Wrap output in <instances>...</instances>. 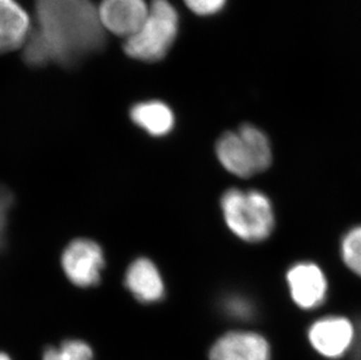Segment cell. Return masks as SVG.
I'll return each instance as SVG.
<instances>
[{
  "mask_svg": "<svg viewBox=\"0 0 361 360\" xmlns=\"http://www.w3.org/2000/svg\"><path fill=\"white\" fill-rule=\"evenodd\" d=\"M286 280L291 297L302 309H314L326 299V279L322 269L314 263H297L290 268Z\"/></svg>",
  "mask_w": 361,
  "mask_h": 360,
  "instance_id": "8",
  "label": "cell"
},
{
  "mask_svg": "<svg viewBox=\"0 0 361 360\" xmlns=\"http://www.w3.org/2000/svg\"><path fill=\"white\" fill-rule=\"evenodd\" d=\"M126 287L142 303H156L165 295L163 279L149 258H137L126 274Z\"/></svg>",
  "mask_w": 361,
  "mask_h": 360,
  "instance_id": "11",
  "label": "cell"
},
{
  "mask_svg": "<svg viewBox=\"0 0 361 360\" xmlns=\"http://www.w3.org/2000/svg\"><path fill=\"white\" fill-rule=\"evenodd\" d=\"M215 150L222 167L238 177H252L271 164L269 140L262 130L252 124L224 133Z\"/></svg>",
  "mask_w": 361,
  "mask_h": 360,
  "instance_id": "3",
  "label": "cell"
},
{
  "mask_svg": "<svg viewBox=\"0 0 361 360\" xmlns=\"http://www.w3.org/2000/svg\"><path fill=\"white\" fill-rule=\"evenodd\" d=\"M130 116L133 123L152 136H164L173 129V112L161 101L138 103L131 109Z\"/></svg>",
  "mask_w": 361,
  "mask_h": 360,
  "instance_id": "12",
  "label": "cell"
},
{
  "mask_svg": "<svg viewBox=\"0 0 361 360\" xmlns=\"http://www.w3.org/2000/svg\"><path fill=\"white\" fill-rule=\"evenodd\" d=\"M149 6L145 0H103L97 7L106 32L126 40L142 28L149 14Z\"/></svg>",
  "mask_w": 361,
  "mask_h": 360,
  "instance_id": "6",
  "label": "cell"
},
{
  "mask_svg": "<svg viewBox=\"0 0 361 360\" xmlns=\"http://www.w3.org/2000/svg\"><path fill=\"white\" fill-rule=\"evenodd\" d=\"M309 340L318 354L326 358H341L355 340V328L344 317H326L311 325Z\"/></svg>",
  "mask_w": 361,
  "mask_h": 360,
  "instance_id": "7",
  "label": "cell"
},
{
  "mask_svg": "<svg viewBox=\"0 0 361 360\" xmlns=\"http://www.w3.org/2000/svg\"><path fill=\"white\" fill-rule=\"evenodd\" d=\"M221 208L229 229L245 241H262L273 232V206L262 192L231 188L222 196Z\"/></svg>",
  "mask_w": 361,
  "mask_h": 360,
  "instance_id": "2",
  "label": "cell"
},
{
  "mask_svg": "<svg viewBox=\"0 0 361 360\" xmlns=\"http://www.w3.org/2000/svg\"><path fill=\"white\" fill-rule=\"evenodd\" d=\"M32 28L23 58L31 67H72L104 47L106 30L92 0H35Z\"/></svg>",
  "mask_w": 361,
  "mask_h": 360,
  "instance_id": "1",
  "label": "cell"
},
{
  "mask_svg": "<svg viewBox=\"0 0 361 360\" xmlns=\"http://www.w3.org/2000/svg\"><path fill=\"white\" fill-rule=\"evenodd\" d=\"M269 343L255 332L226 333L209 350V360H270Z\"/></svg>",
  "mask_w": 361,
  "mask_h": 360,
  "instance_id": "9",
  "label": "cell"
},
{
  "mask_svg": "<svg viewBox=\"0 0 361 360\" xmlns=\"http://www.w3.org/2000/svg\"><path fill=\"white\" fill-rule=\"evenodd\" d=\"M0 360H11V359H10V357H8V356H7V354H1V352H0Z\"/></svg>",
  "mask_w": 361,
  "mask_h": 360,
  "instance_id": "18",
  "label": "cell"
},
{
  "mask_svg": "<svg viewBox=\"0 0 361 360\" xmlns=\"http://www.w3.org/2000/svg\"><path fill=\"white\" fill-rule=\"evenodd\" d=\"M31 30V19L16 0H0V54L24 47Z\"/></svg>",
  "mask_w": 361,
  "mask_h": 360,
  "instance_id": "10",
  "label": "cell"
},
{
  "mask_svg": "<svg viewBox=\"0 0 361 360\" xmlns=\"http://www.w3.org/2000/svg\"><path fill=\"white\" fill-rule=\"evenodd\" d=\"M61 265L66 275L75 286H96L104 267L102 248L89 239H76L62 254Z\"/></svg>",
  "mask_w": 361,
  "mask_h": 360,
  "instance_id": "5",
  "label": "cell"
},
{
  "mask_svg": "<svg viewBox=\"0 0 361 360\" xmlns=\"http://www.w3.org/2000/svg\"><path fill=\"white\" fill-rule=\"evenodd\" d=\"M224 311L232 318L242 320H250L254 315L252 303L243 297H238V296H232V297L225 299Z\"/></svg>",
  "mask_w": 361,
  "mask_h": 360,
  "instance_id": "15",
  "label": "cell"
},
{
  "mask_svg": "<svg viewBox=\"0 0 361 360\" xmlns=\"http://www.w3.org/2000/svg\"><path fill=\"white\" fill-rule=\"evenodd\" d=\"M13 204V196L4 185H0V249L3 248L6 236L8 212Z\"/></svg>",
  "mask_w": 361,
  "mask_h": 360,
  "instance_id": "16",
  "label": "cell"
},
{
  "mask_svg": "<svg viewBox=\"0 0 361 360\" xmlns=\"http://www.w3.org/2000/svg\"><path fill=\"white\" fill-rule=\"evenodd\" d=\"M188 8L198 16H213L225 7L227 0H184Z\"/></svg>",
  "mask_w": 361,
  "mask_h": 360,
  "instance_id": "17",
  "label": "cell"
},
{
  "mask_svg": "<svg viewBox=\"0 0 361 360\" xmlns=\"http://www.w3.org/2000/svg\"><path fill=\"white\" fill-rule=\"evenodd\" d=\"M341 256L348 268L361 277V226L345 235L341 242Z\"/></svg>",
  "mask_w": 361,
  "mask_h": 360,
  "instance_id": "14",
  "label": "cell"
},
{
  "mask_svg": "<svg viewBox=\"0 0 361 360\" xmlns=\"http://www.w3.org/2000/svg\"><path fill=\"white\" fill-rule=\"evenodd\" d=\"M42 360H92V347L82 340H66L44 351Z\"/></svg>",
  "mask_w": 361,
  "mask_h": 360,
  "instance_id": "13",
  "label": "cell"
},
{
  "mask_svg": "<svg viewBox=\"0 0 361 360\" xmlns=\"http://www.w3.org/2000/svg\"><path fill=\"white\" fill-rule=\"evenodd\" d=\"M178 30L179 17L173 5L169 0H152L142 28L124 42V52L140 61H161L174 44Z\"/></svg>",
  "mask_w": 361,
  "mask_h": 360,
  "instance_id": "4",
  "label": "cell"
}]
</instances>
